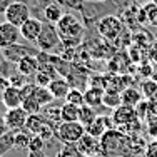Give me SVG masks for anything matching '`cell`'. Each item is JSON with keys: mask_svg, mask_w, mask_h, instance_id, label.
Masks as SVG:
<instances>
[{"mask_svg": "<svg viewBox=\"0 0 157 157\" xmlns=\"http://www.w3.org/2000/svg\"><path fill=\"white\" fill-rule=\"evenodd\" d=\"M60 37V42L67 48H75L77 44H80L82 35L85 32V27L74 13H63V17L55 24Z\"/></svg>", "mask_w": 157, "mask_h": 157, "instance_id": "1", "label": "cell"}, {"mask_svg": "<svg viewBox=\"0 0 157 157\" xmlns=\"http://www.w3.org/2000/svg\"><path fill=\"white\" fill-rule=\"evenodd\" d=\"M112 122H114V129H119L121 132L124 134H136L140 130V119L137 115L136 107L130 105H121L117 109L112 110L110 115Z\"/></svg>", "mask_w": 157, "mask_h": 157, "instance_id": "2", "label": "cell"}, {"mask_svg": "<svg viewBox=\"0 0 157 157\" xmlns=\"http://www.w3.org/2000/svg\"><path fill=\"white\" fill-rule=\"evenodd\" d=\"M130 136L121 132L119 129H110L100 137V152L105 155H124V149L130 152Z\"/></svg>", "mask_w": 157, "mask_h": 157, "instance_id": "3", "label": "cell"}, {"mask_svg": "<svg viewBox=\"0 0 157 157\" xmlns=\"http://www.w3.org/2000/svg\"><path fill=\"white\" fill-rule=\"evenodd\" d=\"M97 32L104 40H117L124 35L125 32V24L121 17L117 15H104L97 22Z\"/></svg>", "mask_w": 157, "mask_h": 157, "instance_id": "4", "label": "cell"}, {"mask_svg": "<svg viewBox=\"0 0 157 157\" xmlns=\"http://www.w3.org/2000/svg\"><path fill=\"white\" fill-rule=\"evenodd\" d=\"M85 127L80 122H60L55 127V137L62 142V144H77L78 140L84 137Z\"/></svg>", "mask_w": 157, "mask_h": 157, "instance_id": "5", "label": "cell"}, {"mask_svg": "<svg viewBox=\"0 0 157 157\" xmlns=\"http://www.w3.org/2000/svg\"><path fill=\"white\" fill-rule=\"evenodd\" d=\"M60 37H59L57 27L54 24H47L44 22L42 32H40L39 39H37L35 45L40 52H47V54H54V50L60 45Z\"/></svg>", "mask_w": 157, "mask_h": 157, "instance_id": "6", "label": "cell"}, {"mask_svg": "<svg viewBox=\"0 0 157 157\" xmlns=\"http://www.w3.org/2000/svg\"><path fill=\"white\" fill-rule=\"evenodd\" d=\"M30 7L27 5L25 2H20V0H13L12 3H10L9 7H7L5 13H3V17H5V22H10L12 25H17V27H20L24 22H27L29 18H30Z\"/></svg>", "mask_w": 157, "mask_h": 157, "instance_id": "7", "label": "cell"}, {"mask_svg": "<svg viewBox=\"0 0 157 157\" xmlns=\"http://www.w3.org/2000/svg\"><path fill=\"white\" fill-rule=\"evenodd\" d=\"M29 114L24 110V107H15V109H7V112L3 114V121L9 130L12 132H18L24 130L25 124H27Z\"/></svg>", "mask_w": 157, "mask_h": 157, "instance_id": "8", "label": "cell"}, {"mask_svg": "<svg viewBox=\"0 0 157 157\" xmlns=\"http://www.w3.org/2000/svg\"><path fill=\"white\" fill-rule=\"evenodd\" d=\"M39 48L37 47H30V45H22V44H15V45H10L2 50V55L7 62L17 63L20 59L27 57V55H37L39 54Z\"/></svg>", "mask_w": 157, "mask_h": 157, "instance_id": "9", "label": "cell"}, {"mask_svg": "<svg viewBox=\"0 0 157 157\" xmlns=\"http://www.w3.org/2000/svg\"><path fill=\"white\" fill-rule=\"evenodd\" d=\"M18 39H22L20 29L17 25H12L10 22H0V50L18 44Z\"/></svg>", "mask_w": 157, "mask_h": 157, "instance_id": "10", "label": "cell"}, {"mask_svg": "<svg viewBox=\"0 0 157 157\" xmlns=\"http://www.w3.org/2000/svg\"><path fill=\"white\" fill-rule=\"evenodd\" d=\"M75 147L82 157H97V154L100 152V139L92 137L90 134L85 132L84 137L75 144Z\"/></svg>", "mask_w": 157, "mask_h": 157, "instance_id": "11", "label": "cell"}, {"mask_svg": "<svg viewBox=\"0 0 157 157\" xmlns=\"http://www.w3.org/2000/svg\"><path fill=\"white\" fill-rule=\"evenodd\" d=\"M42 27H44V22L37 17H30L27 22L20 25V35L22 39H25L27 42H37L40 32H42Z\"/></svg>", "mask_w": 157, "mask_h": 157, "instance_id": "12", "label": "cell"}, {"mask_svg": "<svg viewBox=\"0 0 157 157\" xmlns=\"http://www.w3.org/2000/svg\"><path fill=\"white\" fill-rule=\"evenodd\" d=\"M110 129H114V122H112V119L107 117V115H97V117L94 119V122L85 127V132L90 134L92 137L100 139V137Z\"/></svg>", "mask_w": 157, "mask_h": 157, "instance_id": "13", "label": "cell"}, {"mask_svg": "<svg viewBox=\"0 0 157 157\" xmlns=\"http://www.w3.org/2000/svg\"><path fill=\"white\" fill-rule=\"evenodd\" d=\"M2 104L5 109H15V107H22V102H24V94H22V89L13 87V85H9L7 90L3 92L2 95Z\"/></svg>", "mask_w": 157, "mask_h": 157, "instance_id": "14", "label": "cell"}, {"mask_svg": "<svg viewBox=\"0 0 157 157\" xmlns=\"http://www.w3.org/2000/svg\"><path fill=\"white\" fill-rule=\"evenodd\" d=\"M15 65H17V72H20L25 77H33L40 69V62L37 59V55H27V57L20 59Z\"/></svg>", "mask_w": 157, "mask_h": 157, "instance_id": "15", "label": "cell"}, {"mask_svg": "<svg viewBox=\"0 0 157 157\" xmlns=\"http://www.w3.org/2000/svg\"><path fill=\"white\" fill-rule=\"evenodd\" d=\"M70 89H72V85L69 84V80L65 77H55L48 84V90L54 95V99H65Z\"/></svg>", "mask_w": 157, "mask_h": 157, "instance_id": "16", "label": "cell"}, {"mask_svg": "<svg viewBox=\"0 0 157 157\" xmlns=\"http://www.w3.org/2000/svg\"><path fill=\"white\" fill-rule=\"evenodd\" d=\"M104 92H105V89L89 85V89L84 92L85 105H90V107H94V109L100 107V105H102V100H104Z\"/></svg>", "mask_w": 157, "mask_h": 157, "instance_id": "17", "label": "cell"}, {"mask_svg": "<svg viewBox=\"0 0 157 157\" xmlns=\"http://www.w3.org/2000/svg\"><path fill=\"white\" fill-rule=\"evenodd\" d=\"M63 13H65L63 9L55 2L47 3V5L44 7V10H42V15H44V18H45V22L47 24H54V25L63 17Z\"/></svg>", "mask_w": 157, "mask_h": 157, "instance_id": "18", "label": "cell"}, {"mask_svg": "<svg viewBox=\"0 0 157 157\" xmlns=\"http://www.w3.org/2000/svg\"><path fill=\"white\" fill-rule=\"evenodd\" d=\"M47 124L48 122L45 121V117L42 114H33V115H29L27 124H25V130L29 134H32V136H39Z\"/></svg>", "mask_w": 157, "mask_h": 157, "instance_id": "19", "label": "cell"}, {"mask_svg": "<svg viewBox=\"0 0 157 157\" xmlns=\"http://www.w3.org/2000/svg\"><path fill=\"white\" fill-rule=\"evenodd\" d=\"M121 97H122V105H130V107H136L139 102L144 100L142 92L137 90L136 87H125L121 92Z\"/></svg>", "mask_w": 157, "mask_h": 157, "instance_id": "20", "label": "cell"}, {"mask_svg": "<svg viewBox=\"0 0 157 157\" xmlns=\"http://www.w3.org/2000/svg\"><path fill=\"white\" fill-rule=\"evenodd\" d=\"M80 117V107L74 105V104L63 102V105H60V119L62 122H78Z\"/></svg>", "mask_w": 157, "mask_h": 157, "instance_id": "21", "label": "cell"}, {"mask_svg": "<svg viewBox=\"0 0 157 157\" xmlns=\"http://www.w3.org/2000/svg\"><path fill=\"white\" fill-rule=\"evenodd\" d=\"M30 95H32L42 107L50 105V104L55 100L54 95H52L50 90H48V87H40V85H35V87H33V90H32Z\"/></svg>", "mask_w": 157, "mask_h": 157, "instance_id": "22", "label": "cell"}, {"mask_svg": "<svg viewBox=\"0 0 157 157\" xmlns=\"http://www.w3.org/2000/svg\"><path fill=\"white\" fill-rule=\"evenodd\" d=\"M102 105L107 107V109H117V107L122 105V97L121 92L117 90H112V89H105L104 92V100H102Z\"/></svg>", "mask_w": 157, "mask_h": 157, "instance_id": "23", "label": "cell"}, {"mask_svg": "<svg viewBox=\"0 0 157 157\" xmlns=\"http://www.w3.org/2000/svg\"><path fill=\"white\" fill-rule=\"evenodd\" d=\"M42 115L45 117V121L54 127V129L62 122V119H60V107H54L52 104H50V105H47L45 109H42Z\"/></svg>", "mask_w": 157, "mask_h": 157, "instance_id": "24", "label": "cell"}, {"mask_svg": "<svg viewBox=\"0 0 157 157\" xmlns=\"http://www.w3.org/2000/svg\"><path fill=\"white\" fill-rule=\"evenodd\" d=\"M140 92H142V97L145 100H152L157 95V80H154V78L144 80L140 85Z\"/></svg>", "mask_w": 157, "mask_h": 157, "instance_id": "25", "label": "cell"}, {"mask_svg": "<svg viewBox=\"0 0 157 157\" xmlns=\"http://www.w3.org/2000/svg\"><path fill=\"white\" fill-rule=\"evenodd\" d=\"M30 137H32V134H29L25 129L18 130V132H13V147L15 149H29Z\"/></svg>", "mask_w": 157, "mask_h": 157, "instance_id": "26", "label": "cell"}, {"mask_svg": "<svg viewBox=\"0 0 157 157\" xmlns=\"http://www.w3.org/2000/svg\"><path fill=\"white\" fill-rule=\"evenodd\" d=\"M95 117H97V112H95L94 107H90V105H82L80 107V117H78V122H80L84 127L92 124Z\"/></svg>", "mask_w": 157, "mask_h": 157, "instance_id": "27", "label": "cell"}, {"mask_svg": "<svg viewBox=\"0 0 157 157\" xmlns=\"http://www.w3.org/2000/svg\"><path fill=\"white\" fill-rule=\"evenodd\" d=\"M22 107H24V110L27 112L29 115H33V114H42V109H44V107L40 105V104L37 102V100L33 99L32 95L25 97L24 102H22Z\"/></svg>", "mask_w": 157, "mask_h": 157, "instance_id": "28", "label": "cell"}, {"mask_svg": "<svg viewBox=\"0 0 157 157\" xmlns=\"http://www.w3.org/2000/svg\"><path fill=\"white\" fill-rule=\"evenodd\" d=\"M65 102L74 104V105H78V107L85 105L84 92H82L80 89H77V87H72V89L69 90V94H67V97H65Z\"/></svg>", "mask_w": 157, "mask_h": 157, "instance_id": "29", "label": "cell"}, {"mask_svg": "<svg viewBox=\"0 0 157 157\" xmlns=\"http://www.w3.org/2000/svg\"><path fill=\"white\" fill-rule=\"evenodd\" d=\"M47 142L42 139L40 136H32L30 137V144H29V152H44Z\"/></svg>", "mask_w": 157, "mask_h": 157, "instance_id": "30", "label": "cell"}, {"mask_svg": "<svg viewBox=\"0 0 157 157\" xmlns=\"http://www.w3.org/2000/svg\"><path fill=\"white\" fill-rule=\"evenodd\" d=\"M12 147H13V132L9 130L5 136L0 137V155H3V152H7Z\"/></svg>", "mask_w": 157, "mask_h": 157, "instance_id": "31", "label": "cell"}, {"mask_svg": "<svg viewBox=\"0 0 157 157\" xmlns=\"http://www.w3.org/2000/svg\"><path fill=\"white\" fill-rule=\"evenodd\" d=\"M57 157H82V155H80V152L77 151L75 144H74V145H70V144H63V145H62V149L59 151Z\"/></svg>", "mask_w": 157, "mask_h": 157, "instance_id": "32", "label": "cell"}, {"mask_svg": "<svg viewBox=\"0 0 157 157\" xmlns=\"http://www.w3.org/2000/svg\"><path fill=\"white\" fill-rule=\"evenodd\" d=\"M27 78L29 77H25V75H22L20 72H13L12 75L9 77V82H10V85H13V87H18V89H22L24 85H27L29 82H27Z\"/></svg>", "mask_w": 157, "mask_h": 157, "instance_id": "33", "label": "cell"}, {"mask_svg": "<svg viewBox=\"0 0 157 157\" xmlns=\"http://www.w3.org/2000/svg\"><path fill=\"white\" fill-rule=\"evenodd\" d=\"M63 7L72 10H78V12H84V0H59Z\"/></svg>", "mask_w": 157, "mask_h": 157, "instance_id": "34", "label": "cell"}, {"mask_svg": "<svg viewBox=\"0 0 157 157\" xmlns=\"http://www.w3.org/2000/svg\"><path fill=\"white\" fill-rule=\"evenodd\" d=\"M144 155H145V157H157V139L151 140L147 145H145Z\"/></svg>", "mask_w": 157, "mask_h": 157, "instance_id": "35", "label": "cell"}, {"mask_svg": "<svg viewBox=\"0 0 157 157\" xmlns=\"http://www.w3.org/2000/svg\"><path fill=\"white\" fill-rule=\"evenodd\" d=\"M147 130H149V136L157 139V115L147 121Z\"/></svg>", "mask_w": 157, "mask_h": 157, "instance_id": "36", "label": "cell"}, {"mask_svg": "<svg viewBox=\"0 0 157 157\" xmlns=\"http://www.w3.org/2000/svg\"><path fill=\"white\" fill-rule=\"evenodd\" d=\"M9 85H10L9 78H7V77H3V75H0V99H2L3 92L7 90V87H9Z\"/></svg>", "mask_w": 157, "mask_h": 157, "instance_id": "37", "label": "cell"}, {"mask_svg": "<svg viewBox=\"0 0 157 157\" xmlns=\"http://www.w3.org/2000/svg\"><path fill=\"white\" fill-rule=\"evenodd\" d=\"M149 57L154 63H157V42H152L151 48H149Z\"/></svg>", "mask_w": 157, "mask_h": 157, "instance_id": "38", "label": "cell"}, {"mask_svg": "<svg viewBox=\"0 0 157 157\" xmlns=\"http://www.w3.org/2000/svg\"><path fill=\"white\" fill-rule=\"evenodd\" d=\"M7 132H9V129H7V125H5V121H3V115H0V137H2V136H5Z\"/></svg>", "mask_w": 157, "mask_h": 157, "instance_id": "39", "label": "cell"}, {"mask_svg": "<svg viewBox=\"0 0 157 157\" xmlns=\"http://www.w3.org/2000/svg\"><path fill=\"white\" fill-rule=\"evenodd\" d=\"M29 157H45L44 152H29Z\"/></svg>", "mask_w": 157, "mask_h": 157, "instance_id": "40", "label": "cell"}, {"mask_svg": "<svg viewBox=\"0 0 157 157\" xmlns=\"http://www.w3.org/2000/svg\"><path fill=\"white\" fill-rule=\"evenodd\" d=\"M112 2H115V3H119V5H124V3H129L130 0H112Z\"/></svg>", "mask_w": 157, "mask_h": 157, "instance_id": "41", "label": "cell"}, {"mask_svg": "<svg viewBox=\"0 0 157 157\" xmlns=\"http://www.w3.org/2000/svg\"><path fill=\"white\" fill-rule=\"evenodd\" d=\"M3 60H5V59H3V55H2V50H0V67H2V63H3Z\"/></svg>", "mask_w": 157, "mask_h": 157, "instance_id": "42", "label": "cell"}, {"mask_svg": "<svg viewBox=\"0 0 157 157\" xmlns=\"http://www.w3.org/2000/svg\"><path fill=\"white\" fill-rule=\"evenodd\" d=\"M112 157H125V155H112Z\"/></svg>", "mask_w": 157, "mask_h": 157, "instance_id": "43", "label": "cell"}, {"mask_svg": "<svg viewBox=\"0 0 157 157\" xmlns=\"http://www.w3.org/2000/svg\"><path fill=\"white\" fill-rule=\"evenodd\" d=\"M0 157H3V155H0Z\"/></svg>", "mask_w": 157, "mask_h": 157, "instance_id": "44", "label": "cell"}]
</instances>
